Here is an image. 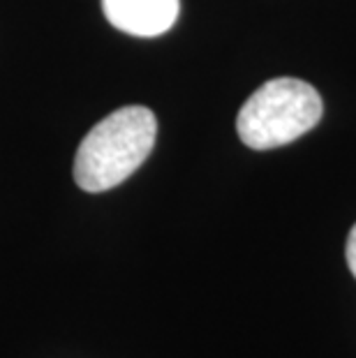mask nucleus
<instances>
[{"instance_id":"nucleus-1","label":"nucleus","mask_w":356,"mask_h":358,"mask_svg":"<svg viewBox=\"0 0 356 358\" xmlns=\"http://www.w3.org/2000/svg\"><path fill=\"white\" fill-rule=\"evenodd\" d=\"M157 136L155 113L123 106L83 136L74 155V180L83 192H107L130 178L150 155Z\"/></svg>"},{"instance_id":"nucleus-2","label":"nucleus","mask_w":356,"mask_h":358,"mask_svg":"<svg viewBox=\"0 0 356 358\" xmlns=\"http://www.w3.org/2000/svg\"><path fill=\"white\" fill-rule=\"evenodd\" d=\"M322 97L310 83L292 77L271 79L241 106L236 132L252 150L287 146L322 118Z\"/></svg>"},{"instance_id":"nucleus-3","label":"nucleus","mask_w":356,"mask_h":358,"mask_svg":"<svg viewBox=\"0 0 356 358\" xmlns=\"http://www.w3.org/2000/svg\"><path fill=\"white\" fill-rule=\"evenodd\" d=\"M107 21L127 35L155 37L166 33L178 19V0H102Z\"/></svg>"},{"instance_id":"nucleus-4","label":"nucleus","mask_w":356,"mask_h":358,"mask_svg":"<svg viewBox=\"0 0 356 358\" xmlns=\"http://www.w3.org/2000/svg\"><path fill=\"white\" fill-rule=\"evenodd\" d=\"M345 255H347V266H350L352 275L356 278V224L352 227V231H350V238H347V248H345Z\"/></svg>"}]
</instances>
